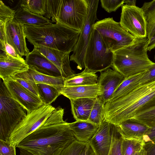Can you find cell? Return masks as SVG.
I'll use <instances>...</instances> for the list:
<instances>
[{
  "label": "cell",
  "instance_id": "obj_34",
  "mask_svg": "<svg viewBox=\"0 0 155 155\" xmlns=\"http://www.w3.org/2000/svg\"><path fill=\"white\" fill-rule=\"evenodd\" d=\"M143 144L144 143L142 141L122 137V155H134L136 152L142 148Z\"/></svg>",
  "mask_w": 155,
  "mask_h": 155
},
{
  "label": "cell",
  "instance_id": "obj_4",
  "mask_svg": "<svg viewBox=\"0 0 155 155\" xmlns=\"http://www.w3.org/2000/svg\"><path fill=\"white\" fill-rule=\"evenodd\" d=\"M149 40L136 38L134 42L113 52L112 67L127 78L147 71L155 63L147 54Z\"/></svg>",
  "mask_w": 155,
  "mask_h": 155
},
{
  "label": "cell",
  "instance_id": "obj_29",
  "mask_svg": "<svg viewBox=\"0 0 155 155\" xmlns=\"http://www.w3.org/2000/svg\"><path fill=\"white\" fill-rule=\"evenodd\" d=\"M60 155H95L88 143L74 141L62 151Z\"/></svg>",
  "mask_w": 155,
  "mask_h": 155
},
{
  "label": "cell",
  "instance_id": "obj_13",
  "mask_svg": "<svg viewBox=\"0 0 155 155\" xmlns=\"http://www.w3.org/2000/svg\"><path fill=\"white\" fill-rule=\"evenodd\" d=\"M25 25L15 18L7 22L5 25L7 43L14 49L20 57L27 56L30 52L26 42Z\"/></svg>",
  "mask_w": 155,
  "mask_h": 155
},
{
  "label": "cell",
  "instance_id": "obj_45",
  "mask_svg": "<svg viewBox=\"0 0 155 155\" xmlns=\"http://www.w3.org/2000/svg\"><path fill=\"white\" fill-rule=\"evenodd\" d=\"M136 1L135 0H124L125 5L129 6H136Z\"/></svg>",
  "mask_w": 155,
  "mask_h": 155
},
{
  "label": "cell",
  "instance_id": "obj_25",
  "mask_svg": "<svg viewBox=\"0 0 155 155\" xmlns=\"http://www.w3.org/2000/svg\"><path fill=\"white\" fill-rule=\"evenodd\" d=\"M132 118L149 127H155V96L140 108Z\"/></svg>",
  "mask_w": 155,
  "mask_h": 155
},
{
  "label": "cell",
  "instance_id": "obj_3",
  "mask_svg": "<svg viewBox=\"0 0 155 155\" xmlns=\"http://www.w3.org/2000/svg\"><path fill=\"white\" fill-rule=\"evenodd\" d=\"M155 96V80L140 84L127 94L105 103V120L117 126L132 118L136 112Z\"/></svg>",
  "mask_w": 155,
  "mask_h": 155
},
{
  "label": "cell",
  "instance_id": "obj_20",
  "mask_svg": "<svg viewBox=\"0 0 155 155\" xmlns=\"http://www.w3.org/2000/svg\"><path fill=\"white\" fill-rule=\"evenodd\" d=\"M61 94L70 100L82 98H96L101 94L98 85L64 87L61 91Z\"/></svg>",
  "mask_w": 155,
  "mask_h": 155
},
{
  "label": "cell",
  "instance_id": "obj_28",
  "mask_svg": "<svg viewBox=\"0 0 155 155\" xmlns=\"http://www.w3.org/2000/svg\"><path fill=\"white\" fill-rule=\"evenodd\" d=\"M141 8L146 21L147 37L149 40L155 34V0L145 2Z\"/></svg>",
  "mask_w": 155,
  "mask_h": 155
},
{
  "label": "cell",
  "instance_id": "obj_5",
  "mask_svg": "<svg viewBox=\"0 0 155 155\" xmlns=\"http://www.w3.org/2000/svg\"><path fill=\"white\" fill-rule=\"evenodd\" d=\"M24 108L12 97L4 82L0 83V140L8 141L15 127L26 116Z\"/></svg>",
  "mask_w": 155,
  "mask_h": 155
},
{
  "label": "cell",
  "instance_id": "obj_22",
  "mask_svg": "<svg viewBox=\"0 0 155 155\" xmlns=\"http://www.w3.org/2000/svg\"><path fill=\"white\" fill-rule=\"evenodd\" d=\"M96 98L70 100L72 114L76 121H87Z\"/></svg>",
  "mask_w": 155,
  "mask_h": 155
},
{
  "label": "cell",
  "instance_id": "obj_23",
  "mask_svg": "<svg viewBox=\"0 0 155 155\" xmlns=\"http://www.w3.org/2000/svg\"><path fill=\"white\" fill-rule=\"evenodd\" d=\"M64 78V87L92 85L98 84V77L96 73L85 68L81 73Z\"/></svg>",
  "mask_w": 155,
  "mask_h": 155
},
{
  "label": "cell",
  "instance_id": "obj_1",
  "mask_svg": "<svg viewBox=\"0 0 155 155\" xmlns=\"http://www.w3.org/2000/svg\"><path fill=\"white\" fill-rule=\"evenodd\" d=\"M64 110H54L45 122L16 146L34 155H60L62 151L76 140L68 123L64 120Z\"/></svg>",
  "mask_w": 155,
  "mask_h": 155
},
{
  "label": "cell",
  "instance_id": "obj_30",
  "mask_svg": "<svg viewBox=\"0 0 155 155\" xmlns=\"http://www.w3.org/2000/svg\"><path fill=\"white\" fill-rule=\"evenodd\" d=\"M37 85L39 97L44 105H51L61 95L60 91L51 86L43 84Z\"/></svg>",
  "mask_w": 155,
  "mask_h": 155
},
{
  "label": "cell",
  "instance_id": "obj_44",
  "mask_svg": "<svg viewBox=\"0 0 155 155\" xmlns=\"http://www.w3.org/2000/svg\"><path fill=\"white\" fill-rule=\"evenodd\" d=\"M155 48V38H152L149 40L148 46L147 51H150Z\"/></svg>",
  "mask_w": 155,
  "mask_h": 155
},
{
  "label": "cell",
  "instance_id": "obj_40",
  "mask_svg": "<svg viewBox=\"0 0 155 155\" xmlns=\"http://www.w3.org/2000/svg\"><path fill=\"white\" fill-rule=\"evenodd\" d=\"M5 24L0 23V48L3 52L6 51L5 43L7 42L5 30Z\"/></svg>",
  "mask_w": 155,
  "mask_h": 155
},
{
  "label": "cell",
  "instance_id": "obj_11",
  "mask_svg": "<svg viewBox=\"0 0 155 155\" xmlns=\"http://www.w3.org/2000/svg\"><path fill=\"white\" fill-rule=\"evenodd\" d=\"M119 22L121 26L136 38L147 37V25L141 8L123 5Z\"/></svg>",
  "mask_w": 155,
  "mask_h": 155
},
{
  "label": "cell",
  "instance_id": "obj_36",
  "mask_svg": "<svg viewBox=\"0 0 155 155\" xmlns=\"http://www.w3.org/2000/svg\"><path fill=\"white\" fill-rule=\"evenodd\" d=\"M16 12L0 1V23L6 24L14 18Z\"/></svg>",
  "mask_w": 155,
  "mask_h": 155
},
{
  "label": "cell",
  "instance_id": "obj_2",
  "mask_svg": "<svg viewBox=\"0 0 155 155\" xmlns=\"http://www.w3.org/2000/svg\"><path fill=\"white\" fill-rule=\"evenodd\" d=\"M24 31L28 41L34 46L68 53L73 51L81 32L59 22L41 26L25 25Z\"/></svg>",
  "mask_w": 155,
  "mask_h": 155
},
{
  "label": "cell",
  "instance_id": "obj_7",
  "mask_svg": "<svg viewBox=\"0 0 155 155\" xmlns=\"http://www.w3.org/2000/svg\"><path fill=\"white\" fill-rule=\"evenodd\" d=\"M113 55V52L106 48L98 32L94 29L85 53V68L95 73L104 71L112 67Z\"/></svg>",
  "mask_w": 155,
  "mask_h": 155
},
{
  "label": "cell",
  "instance_id": "obj_47",
  "mask_svg": "<svg viewBox=\"0 0 155 155\" xmlns=\"http://www.w3.org/2000/svg\"><path fill=\"white\" fill-rule=\"evenodd\" d=\"M134 155H143V151L142 148L136 152Z\"/></svg>",
  "mask_w": 155,
  "mask_h": 155
},
{
  "label": "cell",
  "instance_id": "obj_41",
  "mask_svg": "<svg viewBox=\"0 0 155 155\" xmlns=\"http://www.w3.org/2000/svg\"><path fill=\"white\" fill-rule=\"evenodd\" d=\"M143 141L144 143L155 141V127L149 128L143 136Z\"/></svg>",
  "mask_w": 155,
  "mask_h": 155
},
{
  "label": "cell",
  "instance_id": "obj_27",
  "mask_svg": "<svg viewBox=\"0 0 155 155\" xmlns=\"http://www.w3.org/2000/svg\"><path fill=\"white\" fill-rule=\"evenodd\" d=\"M144 72L125 78L110 100L123 96L137 87L140 84V79Z\"/></svg>",
  "mask_w": 155,
  "mask_h": 155
},
{
  "label": "cell",
  "instance_id": "obj_31",
  "mask_svg": "<svg viewBox=\"0 0 155 155\" xmlns=\"http://www.w3.org/2000/svg\"><path fill=\"white\" fill-rule=\"evenodd\" d=\"M10 78L19 83L39 97L37 84L27 71L19 73Z\"/></svg>",
  "mask_w": 155,
  "mask_h": 155
},
{
  "label": "cell",
  "instance_id": "obj_17",
  "mask_svg": "<svg viewBox=\"0 0 155 155\" xmlns=\"http://www.w3.org/2000/svg\"><path fill=\"white\" fill-rule=\"evenodd\" d=\"M25 61L29 69L47 75L61 76L59 71L55 65L34 48L26 56Z\"/></svg>",
  "mask_w": 155,
  "mask_h": 155
},
{
  "label": "cell",
  "instance_id": "obj_16",
  "mask_svg": "<svg viewBox=\"0 0 155 155\" xmlns=\"http://www.w3.org/2000/svg\"><path fill=\"white\" fill-rule=\"evenodd\" d=\"M34 48L45 56L57 68L61 76L64 78L74 74L70 64V53L64 52L56 49L41 45L34 46Z\"/></svg>",
  "mask_w": 155,
  "mask_h": 155
},
{
  "label": "cell",
  "instance_id": "obj_19",
  "mask_svg": "<svg viewBox=\"0 0 155 155\" xmlns=\"http://www.w3.org/2000/svg\"><path fill=\"white\" fill-rule=\"evenodd\" d=\"M117 126L122 137L143 141V136L149 128L133 118L124 120Z\"/></svg>",
  "mask_w": 155,
  "mask_h": 155
},
{
  "label": "cell",
  "instance_id": "obj_48",
  "mask_svg": "<svg viewBox=\"0 0 155 155\" xmlns=\"http://www.w3.org/2000/svg\"><path fill=\"white\" fill-rule=\"evenodd\" d=\"M0 155H1L0 154Z\"/></svg>",
  "mask_w": 155,
  "mask_h": 155
},
{
  "label": "cell",
  "instance_id": "obj_6",
  "mask_svg": "<svg viewBox=\"0 0 155 155\" xmlns=\"http://www.w3.org/2000/svg\"><path fill=\"white\" fill-rule=\"evenodd\" d=\"M93 28L99 33L107 48L113 52L131 44L136 38L113 18L97 21Z\"/></svg>",
  "mask_w": 155,
  "mask_h": 155
},
{
  "label": "cell",
  "instance_id": "obj_24",
  "mask_svg": "<svg viewBox=\"0 0 155 155\" xmlns=\"http://www.w3.org/2000/svg\"><path fill=\"white\" fill-rule=\"evenodd\" d=\"M14 18L24 25L41 26L52 23L51 21L46 17L21 7L16 12Z\"/></svg>",
  "mask_w": 155,
  "mask_h": 155
},
{
  "label": "cell",
  "instance_id": "obj_32",
  "mask_svg": "<svg viewBox=\"0 0 155 155\" xmlns=\"http://www.w3.org/2000/svg\"><path fill=\"white\" fill-rule=\"evenodd\" d=\"M21 1L20 7L38 15L43 16L45 15L46 0H22Z\"/></svg>",
  "mask_w": 155,
  "mask_h": 155
},
{
  "label": "cell",
  "instance_id": "obj_26",
  "mask_svg": "<svg viewBox=\"0 0 155 155\" xmlns=\"http://www.w3.org/2000/svg\"><path fill=\"white\" fill-rule=\"evenodd\" d=\"M27 72L37 84L48 85L60 91L64 87V78L62 76L54 77L47 75L29 68Z\"/></svg>",
  "mask_w": 155,
  "mask_h": 155
},
{
  "label": "cell",
  "instance_id": "obj_46",
  "mask_svg": "<svg viewBox=\"0 0 155 155\" xmlns=\"http://www.w3.org/2000/svg\"><path fill=\"white\" fill-rule=\"evenodd\" d=\"M20 155H34L30 152L25 150L20 149Z\"/></svg>",
  "mask_w": 155,
  "mask_h": 155
},
{
  "label": "cell",
  "instance_id": "obj_35",
  "mask_svg": "<svg viewBox=\"0 0 155 155\" xmlns=\"http://www.w3.org/2000/svg\"><path fill=\"white\" fill-rule=\"evenodd\" d=\"M122 139L117 126L113 124L112 141L109 155H122Z\"/></svg>",
  "mask_w": 155,
  "mask_h": 155
},
{
  "label": "cell",
  "instance_id": "obj_14",
  "mask_svg": "<svg viewBox=\"0 0 155 155\" xmlns=\"http://www.w3.org/2000/svg\"><path fill=\"white\" fill-rule=\"evenodd\" d=\"M125 78L118 71L110 68L100 72L98 84L101 94L98 97L104 104L112 97Z\"/></svg>",
  "mask_w": 155,
  "mask_h": 155
},
{
  "label": "cell",
  "instance_id": "obj_42",
  "mask_svg": "<svg viewBox=\"0 0 155 155\" xmlns=\"http://www.w3.org/2000/svg\"><path fill=\"white\" fill-rule=\"evenodd\" d=\"M143 149V155H155V141L144 143Z\"/></svg>",
  "mask_w": 155,
  "mask_h": 155
},
{
  "label": "cell",
  "instance_id": "obj_37",
  "mask_svg": "<svg viewBox=\"0 0 155 155\" xmlns=\"http://www.w3.org/2000/svg\"><path fill=\"white\" fill-rule=\"evenodd\" d=\"M124 0H101L102 7L108 13L116 11L124 4Z\"/></svg>",
  "mask_w": 155,
  "mask_h": 155
},
{
  "label": "cell",
  "instance_id": "obj_39",
  "mask_svg": "<svg viewBox=\"0 0 155 155\" xmlns=\"http://www.w3.org/2000/svg\"><path fill=\"white\" fill-rule=\"evenodd\" d=\"M155 59V55L154 56ZM155 80V63L147 71H145L141 78L140 84H143Z\"/></svg>",
  "mask_w": 155,
  "mask_h": 155
},
{
  "label": "cell",
  "instance_id": "obj_10",
  "mask_svg": "<svg viewBox=\"0 0 155 155\" xmlns=\"http://www.w3.org/2000/svg\"><path fill=\"white\" fill-rule=\"evenodd\" d=\"M87 1L88 4L87 17L70 59V61L77 64V68L80 70L85 68V53L94 29V25L97 19V11L99 1V0Z\"/></svg>",
  "mask_w": 155,
  "mask_h": 155
},
{
  "label": "cell",
  "instance_id": "obj_12",
  "mask_svg": "<svg viewBox=\"0 0 155 155\" xmlns=\"http://www.w3.org/2000/svg\"><path fill=\"white\" fill-rule=\"evenodd\" d=\"M13 98L30 113L44 105L41 99L19 83L9 78L3 81Z\"/></svg>",
  "mask_w": 155,
  "mask_h": 155
},
{
  "label": "cell",
  "instance_id": "obj_38",
  "mask_svg": "<svg viewBox=\"0 0 155 155\" xmlns=\"http://www.w3.org/2000/svg\"><path fill=\"white\" fill-rule=\"evenodd\" d=\"M15 147L8 141L0 140V154L1 155H16Z\"/></svg>",
  "mask_w": 155,
  "mask_h": 155
},
{
  "label": "cell",
  "instance_id": "obj_33",
  "mask_svg": "<svg viewBox=\"0 0 155 155\" xmlns=\"http://www.w3.org/2000/svg\"><path fill=\"white\" fill-rule=\"evenodd\" d=\"M104 106L98 98H96L87 121L99 125L105 119Z\"/></svg>",
  "mask_w": 155,
  "mask_h": 155
},
{
  "label": "cell",
  "instance_id": "obj_21",
  "mask_svg": "<svg viewBox=\"0 0 155 155\" xmlns=\"http://www.w3.org/2000/svg\"><path fill=\"white\" fill-rule=\"evenodd\" d=\"M69 126L77 140L89 143L99 125L87 121L78 120L69 123Z\"/></svg>",
  "mask_w": 155,
  "mask_h": 155
},
{
  "label": "cell",
  "instance_id": "obj_15",
  "mask_svg": "<svg viewBox=\"0 0 155 155\" xmlns=\"http://www.w3.org/2000/svg\"><path fill=\"white\" fill-rule=\"evenodd\" d=\"M113 124L103 121L89 144L95 155H109L111 146Z\"/></svg>",
  "mask_w": 155,
  "mask_h": 155
},
{
  "label": "cell",
  "instance_id": "obj_9",
  "mask_svg": "<svg viewBox=\"0 0 155 155\" xmlns=\"http://www.w3.org/2000/svg\"><path fill=\"white\" fill-rule=\"evenodd\" d=\"M55 109L51 105H43L27 113L11 133L8 142L16 147L23 140L41 126Z\"/></svg>",
  "mask_w": 155,
  "mask_h": 155
},
{
  "label": "cell",
  "instance_id": "obj_43",
  "mask_svg": "<svg viewBox=\"0 0 155 155\" xmlns=\"http://www.w3.org/2000/svg\"><path fill=\"white\" fill-rule=\"evenodd\" d=\"M5 48L6 52L11 56L18 59H23L16 53L13 48L7 42L5 43Z\"/></svg>",
  "mask_w": 155,
  "mask_h": 155
},
{
  "label": "cell",
  "instance_id": "obj_18",
  "mask_svg": "<svg viewBox=\"0 0 155 155\" xmlns=\"http://www.w3.org/2000/svg\"><path fill=\"white\" fill-rule=\"evenodd\" d=\"M29 67L23 58L14 57L6 51L0 54V77L3 81L27 71Z\"/></svg>",
  "mask_w": 155,
  "mask_h": 155
},
{
  "label": "cell",
  "instance_id": "obj_8",
  "mask_svg": "<svg viewBox=\"0 0 155 155\" xmlns=\"http://www.w3.org/2000/svg\"><path fill=\"white\" fill-rule=\"evenodd\" d=\"M88 11L87 0H61L51 21L81 31L87 19Z\"/></svg>",
  "mask_w": 155,
  "mask_h": 155
}]
</instances>
